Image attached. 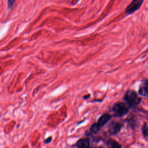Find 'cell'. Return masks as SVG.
<instances>
[{
	"label": "cell",
	"mask_w": 148,
	"mask_h": 148,
	"mask_svg": "<svg viewBox=\"0 0 148 148\" xmlns=\"http://www.w3.org/2000/svg\"><path fill=\"white\" fill-rule=\"evenodd\" d=\"M124 100L129 106H136L141 101V99L137 95L136 93L131 90H129L125 93Z\"/></svg>",
	"instance_id": "6da1fadb"
},
{
	"label": "cell",
	"mask_w": 148,
	"mask_h": 148,
	"mask_svg": "<svg viewBox=\"0 0 148 148\" xmlns=\"http://www.w3.org/2000/svg\"><path fill=\"white\" fill-rule=\"evenodd\" d=\"M129 110V106L124 102H117L113 105L112 110L116 117H123L125 115Z\"/></svg>",
	"instance_id": "7a4b0ae2"
},
{
	"label": "cell",
	"mask_w": 148,
	"mask_h": 148,
	"mask_svg": "<svg viewBox=\"0 0 148 148\" xmlns=\"http://www.w3.org/2000/svg\"><path fill=\"white\" fill-rule=\"evenodd\" d=\"M143 1L142 0H134L131 4L127 7L125 10V13L127 15L131 14L138 10L141 6Z\"/></svg>",
	"instance_id": "3957f363"
},
{
	"label": "cell",
	"mask_w": 148,
	"mask_h": 148,
	"mask_svg": "<svg viewBox=\"0 0 148 148\" xmlns=\"http://www.w3.org/2000/svg\"><path fill=\"white\" fill-rule=\"evenodd\" d=\"M122 126H123V124L120 123L113 122L109 125V132L111 134H117L120 131Z\"/></svg>",
	"instance_id": "277c9868"
},
{
	"label": "cell",
	"mask_w": 148,
	"mask_h": 148,
	"mask_svg": "<svg viewBox=\"0 0 148 148\" xmlns=\"http://www.w3.org/2000/svg\"><path fill=\"white\" fill-rule=\"evenodd\" d=\"M111 117H112V116L108 113L103 114L98 119L97 123L99 124V125L101 127H103L111 119Z\"/></svg>",
	"instance_id": "5b68a950"
},
{
	"label": "cell",
	"mask_w": 148,
	"mask_h": 148,
	"mask_svg": "<svg viewBox=\"0 0 148 148\" xmlns=\"http://www.w3.org/2000/svg\"><path fill=\"white\" fill-rule=\"evenodd\" d=\"M76 147L78 148H89L90 142L87 139H80L76 142Z\"/></svg>",
	"instance_id": "8992f818"
},
{
	"label": "cell",
	"mask_w": 148,
	"mask_h": 148,
	"mask_svg": "<svg viewBox=\"0 0 148 148\" xmlns=\"http://www.w3.org/2000/svg\"><path fill=\"white\" fill-rule=\"evenodd\" d=\"M143 86L139 89V93L143 96L148 97V80L145 81Z\"/></svg>",
	"instance_id": "52a82bcc"
},
{
	"label": "cell",
	"mask_w": 148,
	"mask_h": 148,
	"mask_svg": "<svg viewBox=\"0 0 148 148\" xmlns=\"http://www.w3.org/2000/svg\"><path fill=\"white\" fill-rule=\"evenodd\" d=\"M108 148H121V145L114 139H109L106 143Z\"/></svg>",
	"instance_id": "ba28073f"
},
{
	"label": "cell",
	"mask_w": 148,
	"mask_h": 148,
	"mask_svg": "<svg viewBox=\"0 0 148 148\" xmlns=\"http://www.w3.org/2000/svg\"><path fill=\"white\" fill-rule=\"evenodd\" d=\"M100 128H101V127L99 125V124L97 123H96L91 125L90 128V131L93 134H96L100 130Z\"/></svg>",
	"instance_id": "9c48e42d"
},
{
	"label": "cell",
	"mask_w": 148,
	"mask_h": 148,
	"mask_svg": "<svg viewBox=\"0 0 148 148\" xmlns=\"http://www.w3.org/2000/svg\"><path fill=\"white\" fill-rule=\"evenodd\" d=\"M142 132L145 136L148 137V126L147 124H145L142 127Z\"/></svg>",
	"instance_id": "30bf717a"
},
{
	"label": "cell",
	"mask_w": 148,
	"mask_h": 148,
	"mask_svg": "<svg viewBox=\"0 0 148 148\" xmlns=\"http://www.w3.org/2000/svg\"><path fill=\"white\" fill-rule=\"evenodd\" d=\"M15 1H14V0H10V1H8V8H12V7H13L14 4H15Z\"/></svg>",
	"instance_id": "8fae6325"
},
{
	"label": "cell",
	"mask_w": 148,
	"mask_h": 148,
	"mask_svg": "<svg viewBox=\"0 0 148 148\" xmlns=\"http://www.w3.org/2000/svg\"><path fill=\"white\" fill-rule=\"evenodd\" d=\"M52 139V137H49L48 138H47V139L45 140V143H50V142H51Z\"/></svg>",
	"instance_id": "7c38bea8"
},
{
	"label": "cell",
	"mask_w": 148,
	"mask_h": 148,
	"mask_svg": "<svg viewBox=\"0 0 148 148\" xmlns=\"http://www.w3.org/2000/svg\"><path fill=\"white\" fill-rule=\"evenodd\" d=\"M90 94H89V95L87 94V95H85V96L83 97V98H84V99H85V100H86V99L89 98V97H90Z\"/></svg>",
	"instance_id": "4fadbf2b"
}]
</instances>
